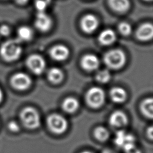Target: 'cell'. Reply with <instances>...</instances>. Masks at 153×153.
Segmentation results:
<instances>
[{"mask_svg":"<svg viewBox=\"0 0 153 153\" xmlns=\"http://www.w3.org/2000/svg\"><path fill=\"white\" fill-rule=\"evenodd\" d=\"M22 48L18 39H10L4 42L0 47V54L6 61L16 60L20 56Z\"/></svg>","mask_w":153,"mask_h":153,"instance_id":"obj_1","label":"cell"},{"mask_svg":"<svg viewBox=\"0 0 153 153\" xmlns=\"http://www.w3.org/2000/svg\"><path fill=\"white\" fill-rule=\"evenodd\" d=\"M106 65L111 69H118L122 68L126 63L124 53L120 49H114L108 51L103 57Z\"/></svg>","mask_w":153,"mask_h":153,"instance_id":"obj_2","label":"cell"},{"mask_svg":"<svg viewBox=\"0 0 153 153\" xmlns=\"http://www.w3.org/2000/svg\"><path fill=\"white\" fill-rule=\"evenodd\" d=\"M22 124L27 128L35 129L39 127L41 120L38 112L32 107L24 108L20 114Z\"/></svg>","mask_w":153,"mask_h":153,"instance_id":"obj_3","label":"cell"},{"mask_svg":"<svg viewBox=\"0 0 153 153\" xmlns=\"http://www.w3.org/2000/svg\"><path fill=\"white\" fill-rule=\"evenodd\" d=\"M47 124L50 130L56 134L63 133L68 128L66 118L58 114H53L47 118Z\"/></svg>","mask_w":153,"mask_h":153,"instance_id":"obj_4","label":"cell"},{"mask_svg":"<svg viewBox=\"0 0 153 153\" xmlns=\"http://www.w3.org/2000/svg\"><path fill=\"white\" fill-rule=\"evenodd\" d=\"M104 91L100 87L90 88L86 93V100L88 105L93 108L100 107L105 101Z\"/></svg>","mask_w":153,"mask_h":153,"instance_id":"obj_5","label":"cell"},{"mask_svg":"<svg viewBox=\"0 0 153 153\" xmlns=\"http://www.w3.org/2000/svg\"><path fill=\"white\" fill-rule=\"evenodd\" d=\"M26 65L33 73L36 75H40L44 71L46 63L41 56L32 54L27 57Z\"/></svg>","mask_w":153,"mask_h":153,"instance_id":"obj_6","label":"cell"},{"mask_svg":"<svg viewBox=\"0 0 153 153\" xmlns=\"http://www.w3.org/2000/svg\"><path fill=\"white\" fill-rule=\"evenodd\" d=\"M31 82L32 80L30 76L23 72H19L14 74L11 79L12 86L19 90L27 89L30 85Z\"/></svg>","mask_w":153,"mask_h":153,"instance_id":"obj_7","label":"cell"},{"mask_svg":"<svg viewBox=\"0 0 153 153\" xmlns=\"http://www.w3.org/2000/svg\"><path fill=\"white\" fill-rule=\"evenodd\" d=\"M115 143L117 146L123 148L125 151L130 146L135 145V138L133 135L128 134L125 131L121 130L116 134Z\"/></svg>","mask_w":153,"mask_h":153,"instance_id":"obj_8","label":"cell"},{"mask_svg":"<svg viewBox=\"0 0 153 153\" xmlns=\"http://www.w3.org/2000/svg\"><path fill=\"white\" fill-rule=\"evenodd\" d=\"M35 26L39 31L47 32L52 26V20L45 11L38 12L35 20Z\"/></svg>","mask_w":153,"mask_h":153,"instance_id":"obj_9","label":"cell"},{"mask_svg":"<svg viewBox=\"0 0 153 153\" xmlns=\"http://www.w3.org/2000/svg\"><path fill=\"white\" fill-rule=\"evenodd\" d=\"M99 21L93 14L84 16L81 20V27L84 32L90 33L93 32L98 27Z\"/></svg>","mask_w":153,"mask_h":153,"instance_id":"obj_10","label":"cell"},{"mask_svg":"<svg viewBox=\"0 0 153 153\" xmlns=\"http://www.w3.org/2000/svg\"><path fill=\"white\" fill-rule=\"evenodd\" d=\"M50 55L52 59L56 61H63L68 57L69 50L64 45H57L50 50Z\"/></svg>","mask_w":153,"mask_h":153,"instance_id":"obj_11","label":"cell"},{"mask_svg":"<svg viewBox=\"0 0 153 153\" xmlns=\"http://www.w3.org/2000/svg\"><path fill=\"white\" fill-rule=\"evenodd\" d=\"M99 63L98 57L94 54H86L82 57L81 60V66L88 71H92L97 69Z\"/></svg>","mask_w":153,"mask_h":153,"instance_id":"obj_12","label":"cell"},{"mask_svg":"<svg viewBox=\"0 0 153 153\" xmlns=\"http://www.w3.org/2000/svg\"><path fill=\"white\" fill-rule=\"evenodd\" d=\"M109 124L114 127H122L128 123V118L123 112L116 111L109 117Z\"/></svg>","mask_w":153,"mask_h":153,"instance_id":"obj_13","label":"cell"},{"mask_svg":"<svg viewBox=\"0 0 153 153\" xmlns=\"http://www.w3.org/2000/svg\"><path fill=\"white\" fill-rule=\"evenodd\" d=\"M152 36L153 26L149 23L142 25L136 31V36L141 41H148L152 38Z\"/></svg>","mask_w":153,"mask_h":153,"instance_id":"obj_14","label":"cell"},{"mask_svg":"<svg viewBox=\"0 0 153 153\" xmlns=\"http://www.w3.org/2000/svg\"><path fill=\"white\" fill-rule=\"evenodd\" d=\"M98 40L102 45H111L115 41L116 34L112 29H106L100 33L98 36Z\"/></svg>","mask_w":153,"mask_h":153,"instance_id":"obj_15","label":"cell"},{"mask_svg":"<svg viewBox=\"0 0 153 153\" xmlns=\"http://www.w3.org/2000/svg\"><path fill=\"white\" fill-rule=\"evenodd\" d=\"M110 96L112 100L115 103H122L127 97V93L121 87H114L110 91Z\"/></svg>","mask_w":153,"mask_h":153,"instance_id":"obj_16","label":"cell"},{"mask_svg":"<svg viewBox=\"0 0 153 153\" xmlns=\"http://www.w3.org/2000/svg\"><path fill=\"white\" fill-rule=\"evenodd\" d=\"M79 107L78 101L74 97H67L62 103L63 109L68 113H73L75 112Z\"/></svg>","mask_w":153,"mask_h":153,"instance_id":"obj_17","label":"cell"},{"mask_svg":"<svg viewBox=\"0 0 153 153\" xmlns=\"http://www.w3.org/2000/svg\"><path fill=\"white\" fill-rule=\"evenodd\" d=\"M111 7L118 12H125L130 7L128 0H108Z\"/></svg>","mask_w":153,"mask_h":153,"instance_id":"obj_18","label":"cell"},{"mask_svg":"<svg viewBox=\"0 0 153 153\" xmlns=\"http://www.w3.org/2000/svg\"><path fill=\"white\" fill-rule=\"evenodd\" d=\"M48 80L53 84L60 82L63 78V74L62 70L58 68H52L50 69L47 74Z\"/></svg>","mask_w":153,"mask_h":153,"instance_id":"obj_19","label":"cell"},{"mask_svg":"<svg viewBox=\"0 0 153 153\" xmlns=\"http://www.w3.org/2000/svg\"><path fill=\"white\" fill-rule=\"evenodd\" d=\"M140 109L142 114L148 118H152L153 116V100L152 98L145 99L140 105Z\"/></svg>","mask_w":153,"mask_h":153,"instance_id":"obj_20","label":"cell"},{"mask_svg":"<svg viewBox=\"0 0 153 153\" xmlns=\"http://www.w3.org/2000/svg\"><path fill=\"white\" fill-rule=\"evenodd\" d=\"M17 39L21 41H27L30 40L33 36L32 29L26 26L20 27L17 30Z\"/></svg>","mask_w":153,"mask_h":153,"instance_id":"obj_21","label":"cell"},{"mask_svg":"<svg viewBox=\"0 0 153 153\" xmlns=\"http://www.w3.org/2000/svg\"><path fill=\"white\" fill-rule=\"evenodd\" d=\"M94 135L98 140L104 142L109 139V133L106 128L102 126H99L95 128L94 131Z\"/></svg>","mask_w":153,"mask_h":153,"instance_id":"obj_22","label":"cell"},{"mask_svg":"<svg viewBox=\"0 0 153 153\" xmlns=\"http://www.w3.org/2000/svg\"><path fill=\"white\" fill-rule=\"evenodd\" d=\"M111 78V74L107 69H102L97 72L96 75V79L101 83H106L109 81Z\"/></svg>","mask_w":153,"mask_h":153,"instance_id":"obj_23","label":"cell"},{"mask_svg":"<svg viewBox=\"0 0 153 153\" xmlns=\"http://www.w3.org/2000/svg\"><path fill=\"white\" fill-rule=\"evenodd\" d=\"M119 32L124 36H127L131 33L132 29L130 24L127 22H121L118 25Z\"/></svg>","mask_w":153,"mask_h":153,"instance_id":"obj_24","label":"cell"},{"mask_svg":"<svg viewBox=\"0 0 153 153\" xmlns=\"http://www.w3.org/2000/svg\"><path fill=\"white\" fill-rule=\"evenodd\" d=\"M7 128L11 133H17L20 131V127L17 121L12 120L8 123Z\"/></svg>","mask_w":153,"mask_h":153,"instance_id":"obj_25","label":"cell"},{"mask_svg":"<svg viewBox=\"0 0 153 153\" xmlns=\"http://www.w3.org/2000/svg\"><path fill=\"white\" fill-rule=\"evenodd\" d=\"M48 5V4H47L46 3L42 1H38V0L35 1V6L38 12L45 11Z\"/></svg>","mask_w":153,"mask_h":153,"instance_id":"obj_26","label":"cell"},{"mask_svg":"<svg viewBox=\"0 0 153 153\" xmlns=\"http://www.w3.org/2000/svg\"><path fill=\"white\" fill-rule=\"evenodd\" d=\"M10 33V29L7 25H2L0 27V34L2 36H7Z\"/></svg>","mask_w":153,"mask_h":153,"instance_id":"obj_27","label":"cell"},{"mask_svg":"<svg viewBox=\"0 0 153 153\" xmlns=\"http://www.w3.org/2000/svg\"><path fill=\"white\" fill-rule=\"evenodd\" d=\"M126 153H142L141 151L136 146V145H134L126 150H125Z\"/></svg>","mask_w":153,"mask_h":153,"instance_id":"obj_28","label":"cell"},{"mask_svg":"<svg viewBox=\"0 0 153 153\" xmlns=\"http://www.w3.org/2000/svg\"><path fill=\"white\" fill-rule=\"evenodd\" d=\"M147 134L148 136L149 137V139H152V136H153V130H152V127L150 126L147 131Z\"/></svg>","mask_w":153,"mask_h":153,"instance_id":"obj_29","label":"cell"},{"mask_svg":"<svg viewBox=\"0 0 153 153\" xmlns=\"http://www.w3.org/2000/svg\"><path fill=\"white\" fill-rule=\"evenodd\" d=\"M17 4L20 5H23L26 4L28 0H14Z\"/></svg>","mask_w":153,"mask_h":153,"instance_id":"obj_30","label":"cell"},{"mask_svg":"<svg viewBox=\"0 0 153 153\" xmlns=\"http://www.w3.org/2000/svg\"><path fill=\"white\" fill-rule=\"evenodd\" d=\"M102 153H117L116 152H115L114 151L110 149H106L105 150L103 151Z\"/></svg>","mask_w":153,"mask_h":153,"instance_id":"obj_31","label":"cell"},{"mask_svg":"<svg viewBox=\"0 0 153 153\" xmlns=\"http://www.w3.org/2000/svg\"><path fill=\"white\" fill-rule=\"evenodd\" d=\"M2 99H3V93L1 90V89L0 88V102L2 101Z\"/></svg>","mask_w":153,"mask_h":153,"instance_id":"obj_32","label":"cell"},{"mask_svg":"<svg viewBox=\"0 0 153 153\" xmlns=\"http://www.w3.org/2000/svg\"><path fill=\"white\" fill-rule=\"evenodd\" d=\"M38 1H42V2H45V3H46L47 4H49L50 3V2H51V0H38Z\"/></svg>","mask_w":153,"mask_h":153,"instance_id":"obj_33","label":"cell"},{"mask_svg":"<svg viewBox=\"0 0 153 153\" xmlns=\"http://www.w3.org/2000/svg\"><path fill=\"white\" fill-rule=\"evenodd\" d=\"M81 153H93V152H91L90 151H83V152H82Z\"/></svg>","mask_w":153,"mask_h":153,"instance_id":"obj_34","label":"cell"},{"mask_svg":"<svg viewBox=\"0 0 153 153\" xmlns=\"http://www.w3.org/2000/svg\"><path fill=\"white\" fill-rule=\"evenodd\" d=\"M145 1H151V0H145Z\"/></svg>","mask_w":153,"mask_h":153,"instance_id":"obj_35","label":"cell"}]
</instances>
